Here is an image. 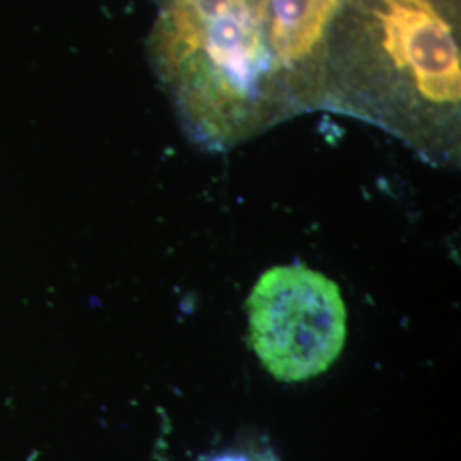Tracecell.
Returning a JSON list of instances; mask_svg holds the SVG:
<instances>
[{"label": "cell", "instance_id": "2", "mask_svg": "<svg viewBox=\"0 0 461 461\" xmlns=\"http://www.w3.org/2000/svg\"><path fill=\"white\" fill-rule=\"evenodd\" d=\"M152 66L190 137L226 150L301 113L272 50L270 0H159Z\"/></svg>", "mask_w": 461, "mask_h": 461}, {"label": "cell", "instance_id": "3", "mask_svg": "<svg viewBox=\"0 0 461 461\" xmlns=\"http://www.w3.org/2000/svg\"><path fill=\"white\" fill-rule=\"evenodd\" d=\"M249 342L268 375L299 383L323 375L347 339L339 285L306 265L267 270L248 299Z\"/></svg>", "mask_w": 461, "mask_h": 461}, {"label": "cell", "instance_id": "1", "mask_svg": "<svg viewBox=\"0 0 461 461\" xmlns=\"http://www.w3.org/2000/svg\"><path fill=\"white\" fill-rule=\"evenodd\" d=\"M461 57L453 0H346L330 30L323 108L395 133L426 159L460 156Z\"/></svg>", "mask_w": 461, "mask_h": 461}]
</instances>
